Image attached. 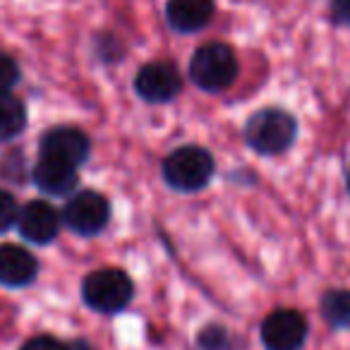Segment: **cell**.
I'll list each match as a JSON object with an SVG mask.
<instances>
[{"instance_id":"cell-1","label":"cell","mask_w":350,"mask_h":350,"mask_svg":"<svg viewBox=\"0 0 350 350\" xmlns=\"http://www.w3.org/2000/svg\"><path fill=\"white\" fill-rule=\"evenodd\" d=\"M297 137V122L283 108H262L245 125V139L250 149L262 156H278L293 146Z\"/></svg>"},{"instance_id":"cell-18","label":"cell","mask_w":350,"mask_h":350,"mask_svg":"<svg viewBox=\"0 0 350 350\" xmlns=\"http://www.w3.org/2000/svg\"><path fill=\"white\" fill-rule=\"evenodd\" d=\"M20 350H68V345L60 343L58 338L49 334H39V336H31Z\"/></svg>"},{"instance_id":"cell-17","label":"cell","mask_w":350,"mask_h":350,"mask_svg":"<svg viewBox=\"0 0 350 350\" xmlns=\"http://www.w3.org/2000/svg\"><path fill=\"white\" fill-rule=\"evenodd\" d=\"M20 82V68L10 55L0 53V94H8Z\"/></svg>"},{"instance_id":"cell-9","label":"cell","mask_w":350,"mask_h":350,"mask_svg":"<svg viewBox=\"0 0 350 350\" xmlns=\"http://www.w3.org/2000/svg\"><path fill=\"white\" fill-rule=\"evenodd\" d=\"M60 221L63 216L44 200H34L25 204L17 216V230L27 243L34 245H49L55 240L60 230Z\"/></svg>"},{"instance_id":"cell-20","label":"cell","mask_w":350,"mask_h":350,"mask_svg":"<svg viewBox=\"0 0 350 350\" xmlns=\"http://www.w3.org/2000/svg\"><path fill=\"white\" fill-rule=\"evenodd\" d=\"M22 163H25V156L17 154L15 165H17V168H25V165H22ZM0 173H5L8 178H12V173H10V170H8V165H0ZM15 183H22V173H20V170H17V173H15Z\"/></svg>"},{"instance_id":"cell-2","label":"cell","mask_w":350,"mask_h":350,"mask_svg":"<svg viewBox=\"0 0 350 350\" xmlns=\"http://www.w3.org/2000/svg\"><path fill=\"white\" fill-rule=\"evenodd\" d=\"M214 156L202 146H180L163 161V178L178 192H200L214 178Z\"/></svg>"},{"instance_id":"cell-8","label":"cell","mask_w":350,"mask_h":350,"mask_svg":"<svg viewBox=\"0 0 350 350\" xmlns=\"http://www.w3.org/2000/svg\"><path fill=\"white\" fill-rule=\"evenodd\" d=\"M180 72L170 63H149L137 72L135 77V92L146 103H165L178 96L180 92Z\"/></svg>"},{"instance_id":"cell-3","label":"cell","mask_w":350,"mask_h":350,"mask_svg":"<svg viewBox=\"0 0 350 350\" xmlns=\"http://www.w3.org/2000/svg\"><path fill=\"white\" fill-rule=\"evenodd\" d=\"M135 283L122 269H98L82 283V297L98 314H118L130 305Z\"/></svg>"},{"instance_id":"cell-22","label":"cell","mask_w":350,"mask_h":350,"mask_svg":"<svg viewBox=\"0 0 350 350\" xmlns=\"http://www.w3.org/2000/svg\"><path fill=\"white\" fill-rule=\"evenodd\" d=\"M348 192H350V168H348Z\"/></svg>"},{"instance_id":"cell-5","label":"cell","mask_w":350,"mask_h":350,"mask_svg":"<svg viewBox=\"0 0 350 350\" xmlns=\"http://www.w3.org/2000/svg\"><path fill=\"white\" fill-rule=\"evenodd\" d=\"M108 221H111V204L101 192L94 190L72 195L63 209V224L82 238L98 235L108 226Z\"/></svg>"},{"instance_id":"cell-10","label":"cell","mask_w":350,"mask_h":350,"mask_svg":"<svg viewBox=\"0 0 350 350\" xmlns=\"http://www.w3.org/2000/svg\"><path fill=\"white\" fill-rule=\"evenodd\" d=\"M39 262L20 245H0V283L8 288H25L34 283Z\"/></svg>"},{"instance_id":"cell-13","label":"cell","mask_w":350,"mask_h":350,"mask_svg":"<svg viewBox=\"0 0 350 350\" xmlns=\"http://www.w3.org/2000/svg\"><path fill=\"white\" fill-rule=\"evenodd\" d=\"M27 127V108L10 92L0 94V142H10Z\"/></svg>"},{"instance_id":"cell-7","label":"cell","mask_w":350,"mask_h":350,"mask_svg":"<svg viewBox=\"0 0 350 350\" xmlns=\"http://www.w3.org/2000/svg\"><path fill=\"white\" fill-rule=\"evenodd\" d=\"M89 137L84 135L77 127H51L39 142V156L41 159H53V161H63L68 165H79L89 159Z\"/></svg>"},{"instance_id":"cell-6","label":"cell","mask_w":350,"mask_h":350,"mask_svg":"<svg viewBox=\"0 0 350 350\" xmlns=\"http://www.w3.org/2000/svg\"><path fill=\"white\" fill-rule=\"evenodd\" d=\"M307 340V321L297 310H276L262 324L267 350H300Z\"/></svg>"},{"instance_id":"cell-4","label":"cell","mask_w":350,"mask_h":350,"mask_svg":"<svg viewBox=\"0 0 350 350\" xmlns=\"http://www.w3.org/2000/svg\"><path fill=\"white\" fill-rule=\"evenodd\" d=\"M190 77L204 92H224L238 77V58L226 44H204L190 60Z\"/></svg>"},{"instance_id":"cell-12","label":"cell","mask_w":350,"mask_h":350,"mask_svg":"<svg viewBox=\"0 0 350 350\" xmlns=\"http://www.w3.org/2000/svg\"><path fill=\"white\" fill-rule=\"evenodd\" d=\"M34 183L41 192L46 195H68L77 187V168L68 165L63 161H53V159H41L34 165Z\"/></svg>"},{"instance_id":"cell-15","label":"cell","mask_w":350,"mask_h":350,"mask_svg":"<svg viewBox=\"0 0 350 350\" xmlns=\"http://www.w3.org/2000/svg\"><path fill=\"white\" fill-rule=\"evenodd\" d=\"M197 343H200V350H233V336L224 326L211 324L202 329Z\"/></svg>"},{"instance_id":"cell-21","label":"cell","mask_w":350,"mask_h":350,"mask_svg":"<svg viewBox=\"0 0 350 350\" xmlns=\"http://www.w3.org/2000/svg\"><path fill=\"white\" fill-rule=\"evenodd\" d=\"M68 350H89L84 343H72V345H68Z\"/></svg>"},{"instance_id":"cell-11","label":"cell","mask_w":350,"mask_h":350,"mask_svg":"<svg viewBox=\"0 0 350 350\" xmlns=\"http://www.w3.org/2000/svg\"><path fill=\"white\" fill-rule=\"evenodd\" d=\"M168 25L175 31L192 34L204 29L214 17V0H168L165 5Z\"/></svg>"},{"instance_id":"cell-19","label":"cell","mask_w":350,"mask_h":350,"mask_svg":"<svg viewBox=\"0 0 350 350\" xmlns=\"http://www.w3.org/2000/svg\"><path fill=\"white\" fill-rule=\"evenodd\" d=\"M331 15L338 25L350 27V0H331Z\"/></svg>"},{"instance_id":"cell-14","label":"cell","mask_w":350,"mask_h":350,"mask_svg":"<svg viewBox=\"0 0 350 350\" xmlns=\"http://www.w3.org/2000/svg\"><path fill=\"white\" fill-rule=\"evenodd\" d=\"M321 317L334 329H350V291L336 288L321 297Z\"/></svg>"},{"instance_id":"cell-16","label":"cell","mask_w":350,"mask_h":350,"mask_svg":"<svg viewBox=\"0 0 350 350\" xmlns=\"http://www.w3.org/2000/svg\"><path fill=\"white\" fill-rule=\"evenodd\" d=\"M17 216H20V206H17L15 197L10 192L0 190V233L10 230L17 224Z\"/></svg>"}]
</instances>
